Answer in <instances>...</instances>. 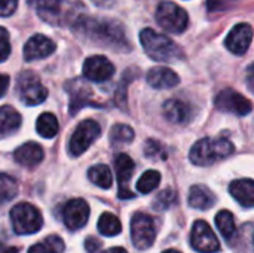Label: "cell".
I'll return each mask as SVG.
<instances>
[{
  "label": "cell",
  "instance_id": "obj_1",
  "mask_svg": "<svg viewBox=\"0 0 254 253\" xmlns=\"http://www.w3.org/2000/svg\"><path fill=\"white\" fill-rule=\"evenodd\" d=\"M140 42L144 52L155 61L170 63L183 58V52L179 45L168 36L158 33L153 28H143L140 33Z\"/></svg>",
  "mask_w": 254,
  "mask_h": 253
},
{
  "label": "cell",
  "instance_id": "obj_2",
  "mask_svg": "<svg viewBox=\"0 0 254 253\" xmlns=\"http://www.w3.org/2000/svg\"><path fill=\"white\" fill-rule=\"evenodd\" d=\"M234 154V145L223 137L201 139L190 149V161L199 167H208Z\"/></svg>",
  "mask_w": 254,
  "mask_h": 253
},
{
  "label": "cell",
  "instance_id": "obj_3",
  "mask_svg": "<svg viewBox=\"0 0 254 253\" xmlns=\"http://www.w3.org/2000/svg\"><path fill=\"white\" fill-rule=\"evenodd\" d=\"M10 221H12L13 231L19 236L34 234L40 231L43 225L42 213L39 212L37 207L28 203H21L13 206L10 210Z\"/></svg>",
  "mask_w": 254,
  "mask_h": 253
},
{
  "label": "cell",
  "instance_id": "obj_4",
  "mask_svg": "<svg viewBox=\"0 0 254 253\" xmlns=\"http://www.w3.org/2000/svg\"><path fill=\"white\" fill-rule=\"evenodd\" d=\"M86 31H89L92 39L101 42L103 45L128 48V40L125 37L124 28L115 21H91L86 25Z\"/></svg>",
  "mask_w": 254,
  "mask_h": 253
},
{
  "label": "cell",
  "instance_id": "obj_5",
  "mask_svg": "<svg viewBox=\"0 0 254 253\" xmlns=\"http://www.w3.org/2000/svg\"><path fill=\"white\" fill-rule=\"evenodd\" d=\"M158 24L170 33H183L189 25L188 12L173 1H162L156 9Z\"/></svg>",
  "mask_w": 254,
  "mask_h": 253
},
{
  "label": "cell",
  "instance_id": "obj_6",
  "mask_svg": "<svg viewBox=\"0 0 254 253\" xmlns=\"http://www.w3.org/2000/svg\"><path fill=\"white\" fill-rule=\"evenodd\" d=\"M101 134V128H100V124L94 119H85L82 121L71 139H70V143H68V152L71 157H79L82 155Z\"/></svg>",
  "mask_w": 254,
  "mask_h": 253
},
{
  "label": "cell",
  "instance_id": "obj_7",
  "mask_svg": "<svg viewBox=\"0 0 254 253\" xmlns=\"http://www.w3.org/2000/svg\"><path fill=\"white\" fill-rule=\"evenodd\" d=\"M156 239L155 222L144 213H135L131 219V240L138 251H146L153 246Z\"/></svg>",
  "mask_w": 254,
  "mask_h": 253
},
{
  "label": "cell",
  "instance_id": "obj_8",
  "mask_svg": "<svg viewBox=\"0 0 254 253\" xmlns=\"http://www.w3.org/2000/svg\"><path fill=\"white\" fill-rule=\"evenodd\" d=\"M18 92L27 106H37L48 97V89L31 72H25L18 79Z\"/></svg>",
  "mask_w": 254,
  "mask_h": 253
},
{
  "label": "cell",
  "instance_id": "obj_9",
  "mask_svg": "<svg viewBox=\"0 0 254 253\" xmlns=\"http://www.w3.org/2000/svg\"><path fill=\"white\" fill-rule=\"evenodd\" d=\"M216 107L226 113H234L238 116H246L253 110L252 101L235 89H223L216 97Z\"/></svg>",
  "mask_w": 254,
  "mask_h": 253
},
{
  "label": "cell",
  "instance_id": "obj_10",
  "mask_svg": "<svg viewBox=\"0 0 254 253\" xmlns=\"http://www.w3.org/2000/svg\"><path fill=\"white\" fill-rule=\"evenodd\" d=\"M190 245L199 253H216L220 251V243L205 221H196L190 233Z\"/></svg>",
  "mask_w": 254,
  "mask_h": 253
},
{
  "label": "cell",
  "instance_id": "obj_11",
  "mask_svg": "<svg viewBox=\"0 0 254 253\" xmlns=\"http://www.w3.org/2000/svg\"><path fill=\"white\" fill-rule=\"evenodd\" d=\"M88 219H89V206L82 198L70 200L63 209V221L70 231H77L83 228Z\"/></svg>",
  "mask_w": 254,
  "mask_h": 253
},
{
  "label": "cell",
  "instance_id": "obj_12",
  "mask_svg": "<svg viewBox=\"0 0 254 253\" xmlns=\"http://www.w3.org/2000/svg\"><path fill=\"white\" fill-rule=\"evenodd\" d=\"M253 40V28L247 22L237 24L225 39L226 48L235 55H244Z\"/></svg>",
  "mask_w": 254,
  "mask_h": 253
},
{
  "label": "cell",
  "instance_id": "obj_13",
  "mask_svg": "<svg viewBox=\"0 0 254 253\" xmlns=\"http://www.w3.org/2000/svg\"><path fill=\"white\" fill-rule=\"evenodd\" d=\"M115 75V66L103 55H94L83 63V76L92 82L109 81Z\"/></svg>",
  "mask_w": 254,
  "mask_h": 253
},
{
  "label": "cell",
  "instance_id": "obj_14",
  "mask_svg": "<svg viewBox=\"0 0 254 253\" xmlns=\"http://www.w3.org/2000/svg\"><path fill=\"white\" fill-rule=\"evenodd\" d=\"M134 169L135 164L131 160L129 155L127 154H119L115 158V170H116V176H118V183H119V198L122 200H128L132 198L134 194L131 192V189L128 188V183L134 174Z\"/></svg>",
  "mask_w": 254,
  "mask_h": 253
},
{
  "label": "cell",
  "instance_id": "obj_15",
  "mask_svg": "<svg viewBox=\"0 0 254 253\" xmlns=\"http://www.w3.org/2000/svg\"><path fill=\"white\" fill-rule=\"evenodd\" d=\"M57 46L55 43L43 36V34H34L30 37L24 46V58L25 61H34V60H42L49 57L52 52H55Z\"/></svg>",
  "mask_w": 254,
  "mask_h": 253
},
{
  "label": "cell",
  "instance_id": "obj_16",
  "mask_svg": "<svg viewBox=\"0 0 254 253\" xmlns=\"http://www.w3.org/2000/svg\"><path fill=\"white\" fill-rule=\"evenodd\" d=\"M147 84L155 89H167L179 85V75L168 67H153L147 72Z\"/></svg>",
  "mask_w": 254,
  "mask_h": 253
},
{
  "label": "cell",
  "instance_id": "obj_17",
  "mask_svg": "<svg viewBox=\"0 0 254 253\" xmlns=\"http://www.w3.org/2000/svg\"><path fill=\"white\" fill-rule=\"evenodd\" d=\"M13 158H15V161L19 166H24V167H36L43 160V149L37 143L28 142V143L19 146L13 152Z\"/></svg>",
  "mask_w": 254,
  "mask_h": 253
},
{
  "label": "cell",
  "instance_id": "obj_18",
  "mask_svg": "<svg viewBox=\"0 0 254 253\" xmlns=\"http://www.w3.org/2000/svg\"><path fill=\"white\" fill-rule=\"evenodd\" d=\"M231 195L244 207H254V180L238 179L229 186Z\"/></svg>",
  "mask_w": 254,
  "mask_h": 253
},
{
  "label": "cell",
  "instance_id": "obj_19",
  "mask_svg": "<svg viewBox=\"0 0 254 253\" xmlns=\"http://www.w3.org/2000/svg\"><path fill=\"white\" fill-rule=\"evenodd\" d=\"M189 206L198 210H208L216 204V195L205 185H193L188 197Z\"/></svg>",
  "mask_w": 254,
  "mask_h": 253
},
{
  "label": "cell",
  "instance_id": "obj_20",
  "mask_svg": "<svg viewBox=\"0 0 254 253\" xmlns=\"http://www.w3.org/2000/svg\"><path fill=\"white\" fill-rule=\"evenodd\" d=\"M21 115L10 106L0 107V140L9 137L21 127Z\"/></svg>",
  "mask_w": 254,
  "mask_h": 253
},
{
  "label": "cell",
  "instance_id": "obj_21",
  "mask_svg": "<svg viewBox=\"0 0 254 253\" xmlns=\"http://www.w3.org/2000/svg\"><path fill=\"white\" fill-rule=\"evenodd\" d=\"M162 112H164V116L170 122H174V124H182L189 116V107L182 100H177V98L167 100L164 103Z\"/></svg>",
  "mask_w": 254,
  "mask_h": 253
},
{
  "label": "cell",
  "instance_id": "obj_22",
  "mask_svg": "<svg viewBox=\"0 0 254 253\" xmlns=\"http://www.w3.org/2000/svg\"><path fill=\"white\" fill-rule=\"evenodd\" d=\"M216 225L219 228V233L222 234V237L228 242V243H234L237 240V225H235V219L234 215L228 210H222L217 213L216 216Z\"/></svg>",
  "mask_w": 254,
  "mask_h": 253
},
{
  "label": "cell",
  "instance_id": "obj_23",
  "mask_svg": "<svg viewBox=\"0 0 254 253\" xmlns=\"http://www.w3.org/2000/svg\"><path fill=\"white\" fill-rule=\"evenodd\" d=\"M88 177L89 180L97 185L98 188L101 189H109L112 188V183H113V176H112V171L107 166L104 164H98V166H94L88 170Z\"/></svg>",
  "mask_w": 254,
  "mask_h": 253
},
{
  "label": "cell",
  "instance_id": "obj_24",
  "mask_svg": "<svg viewBox=\"0 0 254 253\" xmlns=\"http://www.w3.org/2000/svg\"><path fill=\"white\" fill-rule=\"evenodd\" d=\"M58 121L55 118V115L46 112V113H42L39 118H37V122H36V130L39 133V136H42L43 139H52L57 136L58 133Z\"/></svg>",
  "mask_w": 254,
  "mask_h": 253
},
{
  "label": "cell",
  "instance_id": "obj_25",
  "mask_svg": "<svg viewBox=\"0 0 254 253\" xmlns=\"http://www.w3.org/2000/svg\"><path fill=\"white\" fill-rule=\"evenodd\" d=\"M98 231L106 237H115L121 234L122 224L113 213H103L98 219Z\"/></svg>",
  "mask_w": 254,
  "mask_h": 253
},
{
  "label": "cell",
  "instance_id": "obj_26",
  "mask_svg": "<svg viewBox=\"0 0 254 253\" xmlns=\"http://www.w3.org/2000/svg\"><path fill=\"white\" fill-rule=\"evenodd\" d=\"M65 249L64 242L58 236H49L40 243L31 246L28 253H63Z\"/></svg>",
  "mask_w": 254,
  "mask_h": 253
},
{
  "label": "cell",
  "instance_id": "obj_27",
  "mask_svg": "<svg viewBox=\"0 0 254 253\" xmlns=\"http://www.w3.org/2000/svg\"><path fill=\"white\" fill-rule=\"evenodd\" d=\"M64 0H36V7L39 15L45 21H52L58 16Z\"/></svg>",
  "mask_w": 254,
  "mask_h": 253
},
{
  "label": "cell",
  "instance_id": "obj_28",
  "mask_svg": "<svg viewBox=\"0 0 254 253\" xmlns=\"http://www.w3.org/2000/svg\"><path fill=\"white\" fill-rule=\"evenodd\" d=\"M134 140V130L125 124H116L110 130V142L115 146L127 145Z\"/></svg>",
  "mask_w": 254,
  "mask_h": 253
},
{
  "label": "cell",
  "instance_id": "obj_29",
  "mask_svg": "<svg viewBox=\"0 0 254 253\" xmlns=\"http://www.w3.org/2000/svg\"><path fill=\"white\" fill-rule=\"evenodd\" d=\"M161 183V173L156 170H149L141 174V177L137 182V191L140 194H149L155 191Z\"/></svg>",
  "mask_w": 254,
  "mask_h": 253
},
{
  "label": "cell",
  "instance_id": "obj_30",
  "mask_svg": "<svg viewBox=\"0 0 254 253\" xmlns=\"http://www.w3.org/2000/svg\"><path fill=\"white\" fill-rule=\"evenodd\" d=\"M18 194V183L13 177L0 173V203L10 201Z\"/></svg>",
  "mask_w": 254,
  "mask_h": 253
},
{
  "label": "cell",
  "instance_id": "obj_31",
  "mask_svg": "<svg viewBox=\"0 0 254 253\" xmlns=\"http://www.w3.org/2000/svg\"><path fill=\"white\" fill-rule=\"evenodd\" d=\"M176 198H177V197H176V192H174V191H171V189H164V191H161V192L153 198L152 206H153L155 210L162 212V210L170 209L171 204L176 203Z\"/></svg>",
  "mask_w": 254,
  "mask_h": 253
},
{
  "label": "cell",
  "instance_id": "obj_32",
  "mask_svg": "<svg viewBox=\"0 0 254 253\" xmlns=\"http://www.w3.org/2000/svg\"><path fill=\"white\" fill-rule=\"evenodd\" d=\"M144 155L153 161L156 160H167V151L164 148L162 143H159L158 140H147L146 145H144Z\"/></svg>",
  "mask_w": 254,
  "mask_h": 253
},
{
  "label": "cell",
  "instance_id": "obj_33",
  "mask_svg": "<svg viewBox=\"0 0 254 253\" xmlns=\"http://www.w3.org/2000/svg\"><path fill=\"white\" fill-rule=\"evenodd\" d=\"M10 54L9 34L4 27H0V63H3Z\"/></svg>",
  "mask_w": 254,
  "mask_h": 253
},
{
  "label": "cell",
  "instance_id": "obj_34",
  "mask_svg": "<svg viewBox=\"0 0 254 253\" xmlns=\"http://www.w3.org/2000/svg\"><path fill=\"white\" fill-rule=\"evenodd\" d=\"M18 0H0V16H9L15 12Z\"/></svg>",
  "mask_w": 254,
  "mask_h": 253
},
{
  "label": "cell",
  "instance_id": "obj_35",
  "mask_svg": "<svg viewBox=\"0 0 254 253\" xmlns=\"http://www.w3.org/2000/svg\"><path fill=\"white\" fill-rule=\"evenodd\" d=\"M101 249V242L95 237H88L85 240V251L88 253H97Z\"/></svg>",
  "mask_w": 254,
  "mask_h": 253
},
{
  "label": "cell",
  "instance_id": "obj_36",
  "mask_svg": "<svg viewBox=\"0 0 254 253\" xmlns=\"http://www.w3.org/2000/svg\"><path fill=\"white\" fill-rule=\"evenodd\" d=\"M7 86H9V76L7 75H0V98L7 91Z\"/></svg>",
  "mask_w": 254,
  "mask_h": 253
},
{
  "label": "cell",
  "instance_id": "obj_37",
  "mask_svg": "<svg viewBox=\"0 0 254 253\" xmlns=\"http://www.w3.org/2000/svg\"><path fill=\"white\" fill-rule=\"evenodd\" d=\"M247 73H249V82H250V86H252V89L254 91V63L250 66V67H249Z\"/></svg>",
  "mask_w": 254,
  "mask_h": 253
},
{
  "label": "cell",
  "instance_id": "obj_38",
  "mask_svg": "<svg viewBox=\"0 0 254 253\" xmlns=\"http://www.w3.org/2000/svg\"><path fill=\"white\" fill-rule=\"evenodd\" d=\"M0 253H18V248H6L0 245Z\"/></svg>",
  "mask_w": 254,
  "mask_h": 253
},
{
  "label": "cell",
  "instance_id": "obj_39",
  "mask_svg": "<svg viewBox=\"0 0 254 253\" xmlns=\"http://www.w3.org/2000/svg\"><path fill=\"white\" fill-rule=\"evenodd\" d=\"M103 253H128L125 249H122V248H112V249H107L106 252Z\"/></svg>",
  "mask_w": 254,
  "mask_h": 253
},
{
  "label": "cell",
  "instance_id": "obj_40",
  "mask_svg": "<svg viewBox=\"0 0 254 253\" xmlns=\"http://www.w3.org/2000/svg\"><path fill=\"white\" fill-rule=\"evenodd\" d=\"M162 253H180L179 251H174V249H170V251H165V252Z\"/></svg>",
  "mask_w": 254,
  "mask_h": 253
},
{
  "label": "cell",
  "instance_id": "obj_41",
  "mask_svg": "<svg viewBox=\"0 0 254 253\" xmlns=\"http://www.w3.org/2000/svg\"><path fill=\"white\" fill-rule=\"evenodd\" d=\"M253 246H254V234H253Z\"/></svg>",
  "mask_w": 254,
  "mask_h": 253
}]
</instances>
